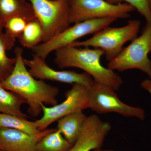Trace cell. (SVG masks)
<instances>
[{
  "mask_svg": "<svg viewBox=\"0 0 151 151\" xmlns=\"http://www.w3.org/2000/svg\"><path fill=\"white\" fill-rule=\"evenodd\" d=\"M14 52L17 61L13 70L0 84L22 97L28 105L29 114L32 117H37L42 112L43 104L51 106L58 104L57 97L59 89L31 75L25 64L21 48L17 47Z\"/></svg>",
  "mask_w": 151,
  "mask_h": 151,
  "instance_id": "6da1fadb",
  "label": "cell"
},
{
  "mask_svg": "<svg viewBox=\"0 0 151 151\" xmlns=\"http://www.w3.org/2000/svg\"><path fill=\"white\" fill-rule=\"evenodd\" d=\"M104 54L100 49L68 46L55 51L54 61L61 69L73 67L82 69L94 81L117 91L123 84V80L114 70L102 65L101 58Z\"/></svg>",
  "mask_w": 151,
  "mask_h": 151,
  "instance_id": "7a4b0ae2",
  "label": "cell"
},
{
  "mask_svg": "<svg viewBox=\"0 0 151 151\" xmlns=\"http://www.w3.org/2000/svg\"><path fill=\"white\" fill-rule=\"evenodd\" d=\"M140 26L139 20H130L124 26H108L95 33L88 39L77 41L69 46L100 49L104 52L106 59L110 61L121 52L125 44L137 37Z\"/></svg>",
  "mask_w": 151,
  "mask_h": 151,
  "instance_id": "3957f363",
  "label": "cell"
},
{
  "mask_svg": "<svg viewBox=\"0 0 151 151\" xmlns=\"http://www.w3.org/2000/svg\"><path fill=\"white\" fill-rule=\"evenodd\" d=\"M151 22H147L142 34L132 41L116 57L109 61L108 68L120 72L137 69L142 71L151 79Z\"/></svg>",
  "mask_w": 151,
  "mask_h": 151,
  "instance_id": "277c9868",
  "label": "cell"
},
{
  "mask_svg": "<svg viewBox=\"0 0 151 151\" xmlns=\"http://www.w3.org/2000/svg\"><path fill=\"white\" fill-rule=\"evenodd\" d=\"M68 2L70 24L96 19H127L135 10L127 3L113 4L106 0H68Z\"/></svg>",
  "mask_w": 151,
  "mask_h": 151,
  "instance_id": "5b68a950",
  "label": "cell"
},
{
  "mask_svg": "<svg viewBox=\"0 0 151 151\" xmlns=\"http://www.w3.org/2000/svg\"><path fill=\"white\" fill-rule=\"evenodd\" d=\"M43 30L42 42L48 41L69 27L68 0H28Z\"/></svg>",
  "mask_w": 151,
  "mask_h": 151,
  "instance_id": "8992f818",
  "label": "cell"
},
{
  "mask_svg": "<svg viewBox=\"0 0 151 151\" xmlns=\"http://www.w3.org/2000/svg\"><path fill=\"white\" fill-rule=\"evenodd\" d=\"M116 20L113 18L96 19L74 24L48 41L40 44L33 48L34 55L45 60L52 52L69 46L85 36L94 34L110 26Z\"/></svg>",
  "mask_w": 151,
  "mask_h": 151,
  "instance_id": "52a82bcc",
  "label": "cell"
},
{
  "mask_svg": "<svg viewBox=\"0 0 151 151\" xmlns=\"http://www.w3.org/2000/svg\"><path fill=\"white\" fill-rule=\"evenodd\" d=\"M89 88L83 84H73L65 92V100L62 103L50 107L42 105L43 116L35 122L38 129L46 130L52 123L64 116L89 108Z\"/></svg>",
  "mask_w": 151,
  "mask_h": 151,
  "instance_id": "ba28073f",
  "label": "cell"
},
{
  "mask_svg": "<svg viewBox=\"0 0 151 151\" xmlns=\"http://www.w3.org/2000/svg\"><path fill=\"white\" fill-rule=\"evenodd\" d=\"M89 108L99 114L116 113L126 117H136L141 120L145 118L142 108L130 106L122 102L115 90L94 81L89 88Z\"/></svg>",
  "mask_w": 151,
  "mask_h": 151,
  "instance_id": "9c48e42d",
  "label": "cell"
},
{
  "mask_svg": "<svg viewBox=\"0 0 151 151\" xmlns=\"http://www.w3.org/2000/svg\"><path fill=\"white\" fill-rule=\"evenodd\" d=\"M24 61L26 66L29 68V73L36 79L66 84H81L88 87L94 83V79L86 72L78 73L71 70H55L48 66L45 59L35 55L32 59L24 58Z\"/></svg>",
  "mask_w": 151,
  "mask_h": 151,
  "instance_id": "30bf717a",
  "label": "cell"
},
{
  "mask_svg": "<svg viewBox=\"0 0 151 151\" xmlns=\"http://www.w3.org/2000/svg\"><path fill=\"white\" fill-rule=\"evenodd\" d=\"M111 124L93 114L87 117L79 137L68 151H91L102 148Z\"/></svg>",
  "mask_w": 151,
  "mask_h": 151,
  "instance_id": "8fae6325",
  "label": "cell"
},
{
  "mask_svg": "<svg viewBox=\"0 0 151 151\" xmlns=\"http://www.w3.org/2000/svg\"><path fill=\"white\" fill-rule=\"evenodd\" d=\"M43 137H34L14 129L0 128V150L37 151V144Z\"/></svg>",
  "mask_w": 151,
  "mask_h": 151,
  "instance_id": "7c38bea8",
  "label": "cell"
},
{
  "mask_svg": "<svg viewBox=\"0 0 151 151\" xmlns=\"http://www.w3.org/2000/svg\"><path fill=\"white\" fill-rule=\"evenodd\" d=\"M87 118L82 111L70 113L58 121L57 129L73 145L81 134Z\"/></svg>",
  "mask_w": 151,
  "mask_h": 151,
  "instance_id": "4fadbf2b",
  "label": "cell"
},
{
  "mask_svg": "<svg viewBox=\"0 0 151 151\" xmlns=\"http://www.w3.org/2000/svg\"><path fill=\"white\" fill-rule=\"evenodd\" d=\"M0 16L3 21L15 16L22 17L28 21L37 19L28 0H0Z\"/></svg>",
  "mask_w": 151,
  "mask_h": 151,
  "instance_id": "5bb4252c",
  "label": "cell"
},
{
  "mask_svg": "<svg viewBox=\"0 0 151 151\" xmlns=\"http://www.w3.org/2000/svg\"><path fill=\"white\" fill-rule=\"evenodd\" d=\"M0 128L14 129L34 137L45 136L55 130L50 129L40 131L38 129L35 122H29L27 119L1 113Z\"/></svg>",
  "mask_w": 151,
  "mask_h": 151,
  "instance_id": "9a60e30c",
  "label": "cell"
},
{
  "mask_svg": "<svg viewBox=\"0 0 151 151\" xmlns=\"http://www.w3.org/2000/svg\"><path fill=\"white\" fill-rule=\"evenodd\" d=\"M24 104L27 103L22 97L0 84V113L27 119V116L21 109Z\"/></svg>",
  "mask_w": 151,
  "mask_h": 151,
  "instance_id": "2e32d148",
  "label": "cell"
},
{
  "mask_svg": "<svg viewBox=\"0 0 151 151\" xmlns=\"http://www.w3.org/2000/svg\"><path fill=\"white\" fill-rule=\"evenodd\" d=\"M15 42V39L5 32L0 31V83L5 80L13 70L16 58L9 57L6 52L14 46Z\"/></svg>",
  "mask_w": 151,
  "mask_h": 151,
  "instance_id": "e0dca14e",
  "label": "cell"
},
{
  "mask_svg": "<svg viewBox=\"0 0 151 151\" xmlns=\"http://www.w3.org/2000/svg\"><path fill=\"white\" fill-rule=\"evenodd\" d=\"M73 145L55 129L40 139L36 145L37 151H68Z\"/></svg>",
  "mask_w": 151,
  "mask_h": 151,
  "instance_id": "ac0fdd59",
  "label": "cell"
},
{
  "mask_svg": "<svg viewBox=\"0 0 151 151\" xmlns=\"http://www.w3.org/2000/svg\"><path fill=\"white\" fill-rule=\"evenodd\" d=\"M18 39L22 46L32 49L42 42L43 30L37 19L28 22Z\"/></svg>",
  "mask_w": 151,
  "mask_h": 151,
  "instance_id": "d6986e66",
  "label": "cell"
},
{
  "mask_svg": "<svg viewBox=\"0 0 151 151\" xmlns=\"http://www.w3.org/2000/svg\"><path fill=\"white\" fill-rule=\"evenodd\" d=\"M28 22L24 18L19 16L6 19L3 21L5 32L14 39H19Z\"/></svg>",
  "mask_w": 151,
  "mask_h": 151,
  "instance_id": "ffe728a7",
  "label": "cell"
},
{
  "mask_svg": "<svg viewBox=\"0 0 151 151\" xmlns=\"http://www.w3.org/2000/svg\"><path fill=\"white\" fill-rule=\"evenodd\" d=\"M108 2L118 4L124 2L132 6L145 19L147 22H151V10L150 0H106Z\"/></svg>",
  "mask_w": 151,
  "mask_h": 151,
  "instance_id": "44dd1931",
  "label": "cell"
},
{
  "mask_svg": "<svg viewBox=\"0 0 151 151\" xmlns=\"http://www.w3.org/2000/svg\"><path fill=\"white\" fill-rule=\"evenodd\" d=\"M141 86L151 94V79H147L141 83Z\"/></svg>",
  "mask_w": 151,
  "mask_h": 151,
  "instance_id": "7402d4cb",
  "label": "cell"
},
{
  "mask_svg": "<svg viewBox=\"0 0 151 151\" xmlns=\"http://www.w3.org/2000/svg\"><path fill=\"white\" fill-rule=\"evenodd\" d=\"M4 29V23L1 16H0V31H2Z\"/></svg>",
  "mask_w": 151,
  "mask_h": 151,
  "instance_id": "603a6c76",
  "label": "cell"
},
{
  "mask_svg": "<svg viewBox=\"0 0 151 151\" xmlns=\"http://www.w3.org/2000/svg\"><path fill=\"white\" fill-rule=\"evenodd\" d=\"M93 151H116L115 150H106V149H103L102 148H101L95 149Z\"/></svg>",
  "mask_w": 151,
  "mask_h": 151,
  "instance_id": "cb8c5ba5",
  "label": "cell"
},
{
  "mask_svg": "<svg viewBox=\"0 0 151 151\" xmlns=\"http://www.w3.org/2000/svg\"><path fill=\"white\" fill-rule=\"evenodd\" d=\"M150 9L151 10V0H150Z\"/></svg>",
  "mask_w": 151,
  "mask_h": 151,
  "instance_id": "d4e9b609",
  "label": "cell"
},
{
  "mask_svg": "<svg viewBox=\"0 0 151 151\" xmlns=\"http://www.w3.org/2000/svg\"><path fill=\"white\" fill-rule=\"evenodd\" d=\"M0 151H5L0 150Z\"/></svg>",
  "mask_w": 151,
  "mask_h": 151,
  "instance_id": "484cf974",
  "label": "cell"
},
{
  "mask_svg": "<svg viewBox=\"0 0 151 151\" xmlns=\"http://www.w3.org/2000/svg\"><path fill=\"white\" fill-rule=\"evenodd\" d=\"M53 1H56V0H53Z\"/></svg>",
  "mask_w": 151,
  "mask_h": 151,
  "instance_id": "4316f807",
  "label": "cell"
}]
</instances>
